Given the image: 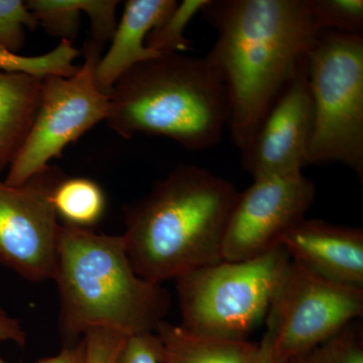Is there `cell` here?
<instances>
[{
    "instance_id": "obj_19",
    "label": "cell",
    "mask_w": 363,
    "mask_h": 363,
    "mask_svg": "<svg viewBox=\"0 0 363 363\" xmlns=\"http://www.w3.org/2000/svg\"><path fill=\"white\" fill-rule=\"evenodd\" d=\"M286 363H363V328L352 322L333 337Z\"/></svg>"
},
{
    "instance_id": "obj_7",
    "label": "cell",
    "mask_w": 363,
    "mask_h": 363,
    "mask_svg": "<svg viewBox=\"0 0 363 363\" xmlns=\"http://www.w3.org/2000/svg\"><path fill=\"white\" fill-rule=\"evenodd\" d=\"M102 48L88 42L85 61L74 75L43 79L39 108L18 156L11 162L6 183L23 185L49 168L67 145L75 143L100 121H105L109 96L97 86L96 68Z\"/></svg>"
},
{
    "instance_id": "obj_12",
    "label": "cell",
    "mask_w": 363,
    "mask_h": 363,
    "mask_svg": "<svg viewBox=\"0 0 363 363\" xmlns=\"http://www.w3.org/2000/svg\"><path fill=\"white\" fill-rule=\"evenodd\" d=\"M291 259L324 278L363 289V230L303 219L281 240Z\"/></svg>"
},
{
    "instance_id": "obj_25",
    "label": "cell",
    "mask_w": 363,
    "mask_h": 363,
    "mask_svg": "<svg viewBox=\"0 0 363 363\" xmlns=\"http://www.w3.org/2000/svg\"><path fill=\"white\" fill-rule=\"evenodd\" d=\"M86 350L84 339L67 344L58 354L44 358L37 363H85ZM0 363H7L0 355Z\"/></svg>"
},
{
    "instance_id": "obj_26",
    "label": "cell",
    "mask_w": 363,
    "mask_h": 363,
    "mask_svg": "<svg viewBox=\"0 0 363 363\" xmlns=\"http://www.w3.org/2000/svg\"><path fill=\"white\" fill-rule=\"evenodd\" d=\"M26 340V332L18 319L9 316L4 310L0 309V342L11 341L25 345Z\"/></svg>"
},
{
    "instance_id": "obj_20",
    "label": "cell",
    "mask_w": 363,
    "mask_h": 363,
    "mask_svg": "<svg viewBox=\"0 0 363 363\" xmlns=\"http://www.w3.org/2000/svg\"><path fill=\"white\" fill-rule=\"evenodd\" d=\"M39 25L50 35L73 44L80 28L85 0H30L26 2Z\"/></svg>"
},
{
    "instance_id": "obj_18",
    "label": "cell",
    "mask_w": 363,
    "mask_h": 363,
    "mask_svg": "<svg viewBox=\"0 0 363 363\" xmlns=\"http://www.w3.org/2000/svg\"><path fill=\"white\" fill-rule=\"evenodd\" d=\"M207 0H184L161 25L155 28L147 38V45L160 54H182L191 49L192 42L185 37L188 23L196 14L201 13Z\"/></svg>"
},
{
    "instance_id": "obj_23",
    "label": "cell",
    "mask_w": 363,
    "mask_h": 363,
    "mask_svg": "<svg viewBox=\"0 0 363 363\" xmlns=\"http://www.w3.org/2000/svg\"><path fill=\"white\" fill-rule=\"evenodd\" d=\"M126 336L107 329L95 328L86 332L85 363H116L125 343Z\"/></svg>"
},
{
    "instance_id": "obj_14",
    "label": "cell",
    "mask_w": 363,
    "mask_h": 363,
    "mask_svg": "<svg viewBox=\"0 0 363 363\" xmlns=\"http://www.w3.org/2000/svg\"><path fill=\"white\" fill-rule=\"evenodd\" d=\"M43 79L0 71V172L18 156L39 108Z\"/></svg>"
},
{
    "instance_id": "obj_11",
    "label": "cell",
    "mask_w": 363,
    "mask_h": 363,
    "mask_svg": "<svg viewBox=\"0 0 363 363\" xmlns=\"http://www.w3.org/2000/svg\"><path fill=\"white\" fill-rule=\"evenodd\" d=\"M313 100L307 68L272 104L241 152L243 169L255 179L303 173L313 133Z\"/></svg>"
},
{
    "instance_id": "obj_6",
    "label": "cell",
    "mask_w": 363,
    "mask_h": 363,
    "mask_svg": "<svg viewBox=\"0 0 363 363\" xmlns=\"http://www.w3.org/2000/svg\"><path fill=\"white\" fill-rule=\"evenodd\" d=\"M313 100L308 164L339 162L363 176V35L322 30L307 60Z\"/></svg>"
},
{
    "instance_id": "obj_3",
    "label": "cell",
    "mask_w": 363,
    "mask_h": 363,
    "mask_svg": "<svg viewBox=\"0 0 363 363\" xmlns=\"http://www.w3.org/2000/svg\"><path fill=\"white\" fill-rule=\"evenodd\" d=\"M54 281L60 332L69 344L95 328L126 337L156 333L171 305L161 284L136 274L123 235L61 224Z\"/></svg>"
},
{
    "instance_id": "obj_15",
    "label": "cell",
    "mask_w": 363,
    "mask_h": 363,
    "mask_svg": "<svg viewBox=\"0 0 363 363\" xmlns=\"http://www.w3.org/2000/svg\"><path fill=\"white\" fill-rule=\"evenodd\" d=\"M156 334L159 363H259V343L200 337L167 321Z\"/></svg>"
},
{
    "instance_id": "obj_10",
    "label": "cell",
    "mask_w": 363,
    "mask_h": 363,
    "mask_svg": "<svg viewBox=\"0 0 363 363\" xmlns=\"http://www.w3.org/2000/svg\"><path fill=\"white\" fill-rule=\"evenodd\" d=\"M316 195L314 183L303 173L255 179L238 192L229 216L222 259H257L281 247L286 233L306 218Z\"/></svg>"
},
{
    "instance_id": "obj_21",
    "label": "cell",
    "mask_w": 363,
    "mask_h": 363,
    "mask_svg": "<svg viewBox=\"0 0 363 363\" xmlns=\"http://www.w3.org/2000/svg\"><path fill=\"white\" fill-rule=\"evenodd\" d=\"M318 30L363 35L362 0H310Z\"/></svg>"
},
{
    "instance_id": "obj_22",
    "label": "cell",
    "mask_w": 363,
    "mask_h": 363,
    "mask_svg": "<svg viewBox=\"0 0 363 363\" xmlns=\"http://www.w3.org/2000/svg\"><path fill=\"white\" fill-rule=\"evenodd\" d=\"M38 26L25 1L0 0V49L18 54L25 44L26 30Z\"/></svg>"
},
{
    "instance_id": "obj_4",
    "label": "cell",
    "mask_w": 363,
    "mask_h": 363,
    "mask_svg": "<svg viewBox=\"0 0 363 363\" xmlns=\"http://www.w3.org/2000/svg\"><path fill=\"white\" fill-rule=\"evenodd\" d=\"M108 96L105 121L124 138L164 136L199 152L220 143L228 124L225 87L206 57L147 60L124 73Z\"/></svg>"
},
{
    "instance_id": "obj_17",
    "label": "cell",
    "mask_w": 363,
    "mask_h": 363,
    "mask_svg": "<svg viewBox=\"0 0 363 363\" xmlns=\"http://www.w3.org/2000/svg\"><path fill=\"white\" fill-rule=\"evenodd\" d=\"M79 54L80 52L67 40H61L54 50L40 56H21L0 49V71L28 74L40 79L49 76L69 77L78 71L79 66L74 65L73 62Z\"/></svg>"
},
{
    "instance_id": "obj_16",
    "label": "cell",
    "mask_w": 363,
    "mask_h": 363,
    "mask_svg": "<svg viewBox=\"0 0 363 363\" xmlns=\"http://www.w3.org/2000/svg\"><path fill=\"white\" fill-rule=\"evenodd\" d=\"M52 205L64 225L91 229L102 220L107 199L97 182L84 177H64L54 189Z\"/></svg>"
},
{
    "instance_id": "obj_13",
    "label": "cell",
    "mask_w": 363,
    "mask_h": 363,
    "mask_svg": "<svg viewBox=\"0 0 363 363\" xmlns=\"http://www.w3.org/2000/svg\"><path fill=\"white\" fill-rule=\"evenodd\" d=\"M176 0H128L117 23L108 51L96 68L99 89L108 95L124 73L138 64L162 56L147 45V38L173 11Z\"/></svg>"
},
{
    "instance_id": "obj_5",
    "label": "cell",
    "mask_w": 363,
    "mask_h": 363,
    "mask_svg": "<svg viewBox=\"0 0 363 363\" xmlns=\"http://www.w3.org/2000/svg\"><path fill=\"white\" fill-rule=\"evenodd\" d=\"M291 257L279 247L242 262L200 267L176 279L184 330L200 337L247 341L262 321Z\"/></svg>"
},
{
    "instance_id": "obj_8",
    "label": "cell",
    "mask_w": 363,
    "mask_h": 363,
    "mask_svg": "<svg viewBox=\"0 0 363 363\" xmlns=\"http://www.w3.org/2000/svg\"><path fill=\"white\" fill-rule=\"evenodd\" d=\"M363 316V289L331 281L291 259L266 318V334L285 362Z\"/></svg>"
},
{
    "instance_id": "obj_24",
    "label": "cell",
    "mask_w": 363,
    "mask_h": 363,
    "mask_svg": "<svg viewBox=\"0 0 363 363\" xmlns=\"http://www.w3.org/2000/svg\"><path fill=\"white\" fill-rule=\"evenodd\" d=\"M161 343L156 333L131 336L125 343L116 363H159Z\"/></svg>"
},
{
    "instance_id": "obj_1",
    "label": "cell",
    "mask_w": 363,
    "mask_h": 363,
    "mask_svg": "<svg viewBox=\"0 0 363 363\" xmlns=\"http://www.w3.org/2000/svg\"><path fill=\"white\" fill-rule=\"evenodd\" d=\"M216 30L206 55L225 87L227 130L242 150L281 93L307 68L318 30L310 0H207Z\"/></svg>"
},
{
    "instance_id": "obj_9",
    "label": "cell",
    "mask_w": 363,
    "mask_h": 363,
    "mask_svg": "<svg viewBox=\"0 0 363 363\" xmlns=\"http://www.w3.org/2000/svg\"><path fill=\"white\" fill-rule=\"evenodd\" d=\"M63 178L50 166L18 187L0 180V264L28 281H54L61 224L52 196Z\"/></svg>"
},
{
    "instance_id": "obj_2",
    "label": "cell",
    "mask_w": 363,
    "mask_h": 363,
    "mask_svg": "<svg viewBox=\"0 0 363 363\" xmlns=\"http://www.w3.org/2000/svg\"><path fill=\"white\" fill-rule=\"evenodd\" d=\"M238 192L209 169L180 164L147 195L125 205L123 238L136 274L162 285L222 262Z\"/></svg>"
},
{
    "instance_id": "obj_27",
    "label": "cell",
    "mask_w": 363,
    "mask_h": 363,
    "mask_svg": "<svg viewBox=\"0 0 363 363\" xmlns=\"http://www.w3.org/2000/svg\"><path fill=\"white\" fill-rule=\"evenodd\" d=\"M259 363H286L274 350L272 339L264 333L262 342L259 343Z\"/></svg>"
}]
</instances>
